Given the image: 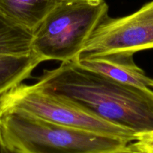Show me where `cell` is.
Listing matches in <instances>:
<instances>
[{"instance_id":"1","label":"cell","mask_w":153,"mask_h":153,"mask_svg":"<svg viewBox=\"0 0 153 153\" xmlns=\"http://www.w3.org/2000/svg\"><path fill=\"white\" fill-rule=\"evenodd\" d=\"M36 88L86 113L134 131H153V91L117 82L84 68L75 61L45 70Z\"/></svg>"},{"instance_id":"2","label":"cell","mask_w":153,"mask_h":153,"mask_svg":"<svg viewBox=\"0 0 153 153\" xmlns=\"http://www.w3.org/2000/svg\"><path fill=\"white\" fill-rule=\"evenodd\" d=\"M0 135L10 153H107L130 143L44 120L17 109L0 111Z\"/></svg>"},{"instance_id":"3","label":"cell","mask_w":153,"mask_h":153,"mask_svg":"<svg viewBox=\"0 0 153 153\" xmlns=\"http://www.w3.org/2000/svg\"><path fill=\"white\" fill-rule=\"evenodd\" d=\"M108 9L105 0H59L34 32L32 52L44 61H75Z\"/></svg>"},{"instance_id":"4","label":"cell","mask_w":153,"mask_h":153,"mask_svg":"<svg viewBox=\"0 0 153 153\" xmlns=\"http://www.w3.org/2000/svg\"><path fill=\"white\" fill-rule=\"evenodd\" d=\"M17 109L59 125L91 131L102 135L134 141V131L106 122L71 103L36 88L20 84L0 96V111Z\"/></svg>"},{"instance_id":"5","label":"cell","mask_w":153,"mask_h":153,"mask_svg":"<svg viewBox=\"0 0 153 153\" xmlns=\"http://www.w3.org/2000/svg\"><path fill=\"white\" fill-rule=\"evenodd\" d=\"M150 49H153V0L130 15L118 18L106 16L94 30L80 54H134Z\"/></svg>"},{"instance_id":"6","label":"cell","mask_w":153,"mask_h":153,"mask_svg":"<svg viewBox=\"0 0 153 153\" xmlns=\"http://www.w3.org/2000/svg\"><path fill=\"white\" fill-rule=\"evenodd\" d=\"M75 61L84 68L104 75L117 82L139 88H152L153 79L148 77L135 64L134 54L130 52L80 54Z\"/></svg>"},{"instance_id":"7","label":"cell","mask_w":153,"mask_h":153,"mask_svg":"<svg viewBox=\"0 0 153 153\" xmlns=\"http://www.w3.org/2000/svg\"><path fill=\"white\" fill-rule=\"evenodd\" d=\"M59 0H0V11L16 25L34 33Z\"/></svg>"},{"instance_id":"8","label":"cell","mask_w":153,"mask_h":153,"mask_svg":"<svg viewBox=\"0 0 153 153\" xmlns=\"http://www.w3.org/2000/svg\"><path fill=\"white\" fill-rule=\"evenodd\" d=\"M43 61L34 52L22 55L0 53V96L28 79Z\"/></svg>"},{"instance_id":"9","label":"cell","mask_w":153,"mask_h":153,"mask_svg":"<svg viewBox=\"0 0 153 153\" xmlns=\"http://www.w3.org/2000/svg\"><path fill=\"white\" fill-rule=\"evenodd\" d=\"M33 34L0 11V53L19 55L32 53Z\"/></svg>"},{"instance_id":"10","label":"cell","mask_w":153,"mask_h":153,"mask_svg":"<svg viewBox=\"0 0 153 153\" xmlns=\"http://www.w3.org/2000/svg\"><path fill=\"white\" fill-rule=\"evenodd\" d=\"M128 146L140 153H153V131L136 134V138Z\"/></svg>"},{"instance_id":"11","label":"cell","mask_w":153,"mask_h":153,"mask_svg":"<svg viewBox=\"0 0 153 153\" xmlns=\"http://www.w3.org/2000/svg\"><path fill=\"white\" fill-rule=\"evenodd\" d=\"M107 153H140V152H136V151L132 149L131 148L129 147L128 144L127 146L122 148V149H118V150L112 151V152H110Z\"/></svg>"},{"instance_id":"12","label":"cell","mask_w":153,"mask_h":153,"mask_svg":"<svg viewBox=\"0 0 153 153\" xmlns=\"http://www.w3.org/2000/svg\"><path fill=\"white\" fill-rule=\"evenodd\" d=\"M0 153H10L8 152L6 147L4 146V145L3 144L2 141L1 139V135H0Z\"/></svg>"},{"instance_id":"13","label":"cell","mask_w":153,"mask_h":153,"mask_svg":"<svg viewBox=\"0 0 153 153\" xmlns=\"http://www.w3.org/2000/svg\"><path fill=\"white\" fill-rule=\"evenodd\" d=\"M152 88H153V85H152Z\"/></svg>"}]
</instances>
